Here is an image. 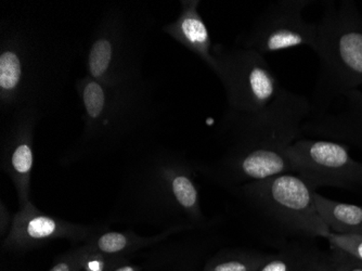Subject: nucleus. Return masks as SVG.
Returning a JSON list of instances; mask_svg holds the SVG:
<instances>
[{
    "mask_svg": "<svg viewBox=\"0 0 362 271\" xmlns=\"http://www.w3.org/2000/svg\"><path fill=\"white\" fill-rule=\"evenodd\" d=\"M310 99L284 88L272 105L251 114H231L235 142L221 161L216 176L230 183H249L294 174L288 148L302 136Z\"/></svg>",
    "mask_w": 362,
    "mask_h": 271,
    "instance_id": "f257e3e1",
    "label": "nucleus"
},
{
    "mask_svg": "<svg viewBox=\"0 0 362 271\" xmlns=\"http://www.w3.org/2000/svg\"><path fill=\"white\" fill-rule=\"evenodd\" d=\"M319 71L311 112L321 111L347 91L362 85V14L355 1L330 4L317 22Z\"/></svg>",
    "mask_w": 362,
    "mask_h": 271,
    "instance_id": "f03ea898",
    "label": "nucleus"
},
{
    "mask_svg": "<svg viewBox=\"0 0 362 271\" xmlns=\"http://www.w3.org/2000/svg\"><path fill=\"white\" fill-rule=\"evenodd\" d=\"M316 190L298 175L282 174L241 185L240 195L267 236L282 243L330 233L315 204Z\"/></svg>",
    "mask_w": 362,
    "mask_h": 271,
    "instance_id": "7ed1b4c3",
    "label": "nucleus"
},
{
    "mask_svg": "<svg viewBox=\"0 0 362 271\" xmlns=\"http://www.w3.org/2000/svg\"><path fill=\"white\" fill-rule=\"evenodd\" d=\"M215 57L218 63L215 73L223 83L233 114L262 111L284 91L265 56L241 48Z\"/></svg>",
    "mask_w": 362,
    "mask_h": 271,
    "instance_id": "20e7f679",
    "label": "nucleus"
},
{
    "mask_svg": "<svg viewBox=\"0 0 362 271\" xmlns=\"http://www.w3.org/2000/svg\"><path fill=\"white\" fill-rule=\"evenodd\" d=\"M294 174L311 188L362 191V163L351 158L345 144L325 139L302 138L288 148Z\"/></svg>",
    "mask_w": 362,
    "mask_h": 271,
    "instance_id": "39448f33",
    "label": "nucleus"
},
{
    "mask_svg": "<svg viewBox=\"0 0 362 271\" xmlns=\"http://www.w3.org/2000/svg\"><path fill=\"white\" fill-rule=\"evenodd\" d=\"M309 0H278L270 4L259 14L249 32L242 40V48L258 54H274L288 49L316 47V23L304 19V10L310 6Z\"/></svg>",
    "mask_w": 362,
    "mask_h": 271,
    "instance_id": "423d86ee",
    "label": "nucleus"
},
{
    "mask_svg": "<svg viewBox=\"0 0 362 271\" xmlns=\"http://www.w3.org/2000/svg\"><path fill=\"white\" fill-rule=\"evenodd\" d=\"M302 134L362 151V91H347L321 111L309 114Z\"/></svg>",
    "mask_w": 362,
    "mask_h": 271,
    "instance_id": "0eeeda50",
    "label": "nucleus"
},
{
    "mask_svg": "<svg viewBox=\"0 0 362 271\" xmlns=\"http://www.w3.org/2000/svg\"><path fill=\"white\" fill-rule=\"evenodd\" d=\"M90 231L88 227L46 215L30 202L14 216L4 246L10 250H33L52 240L81 241L86 239Z\"/></svg>",
    "mask_w": 362,
    "mask_h": 271,
    "instance_id": "6e6552de",
    "label": "nucleus"
},
{
    "mask_svg": "<svg viewBox=\"0 0 362 271\" xmlns=\"http://www.w3.org/2000/svg\"><path fill=\"white\" fill-rule=\"evenodd\" d=\"M162 192L168 207L184 216L190 224L204 220L200 204V195L193 180L191 169L180 160H168L160 173Z\"/></svg>",
    "mask_w": 362,
    "mask_h": 271,
    "instance_id": "1a4fd4ad",
    "label": "nucleus"
},
{
    "mask_svg": "<svg viewBox=\"0 0 362 271\" xmlns=\"http://www.w3.org/2000/svg\"><path fill=\"white\" fill-rule=\"evenodd\" d=\"M200 1H182L180 14L164 30L193 54L200 57L216 72V57L211 54V40L209 28L199 12Z\"/></svg>",
    "mask_w": 362,
    "mask_h": 271,
    "instance_id": "9d476101",
    "label": "nucleus"
},
{
    "mask_svg": "<svg viewBox=\"0 0 362 271\" xmlns=\"http://www.w3.org/2000/svg\"><path fill=\"white\" fill-rule=\"evenodd\" d=\"M309 239L292 240L270 254L259 271H317L322 250L307 243Z\"/></svg>",
    "mask_w": 362,
    "mask_h": 271,
    "instance_id": "9b49d317",
    "label": "nucleus"
},
{
    "mask_svg": "<svg viewBox=\"0 0 362 271\" xmlns=\"http://www.w3.org/2000/svg\"><path fill=\"white\" fill-rule=\"evenodd\" d=\"M317 212L330 232L362 234V205L349 204L315 193Z\"/></svg>",
    "mask_w": 362,
    "mask_h": 271,
    "instance_id": "f8f14e48",
    "label": "nucleus"
},
{
    "mask_svg": "<svg viewBox=\"0 0 362 271\" xmlns=\"http://www.w3.org/2000/svg\"><path fill=\"white\" fill-rule=\"evenodd\" d=\"M182 227H173L164 233L158 234L156 236H146V238L132 232H105L89 240L85 244V248L107 254V255L125 256L139 248H146L165 239L170 234L178 231Z\"/></svg>",
    "mask_w": 362,
    "mask_h": 271,
    "instance_id": "ddd939ff",
    "label": "nucleus"
},
{
    "mask_svg": "<svg viewBox=\"0 0 362 271\" xmlns=\"http://www.w3.org/2000/svg\"><path fill=\"white\" fill-rule=\"evenodd\" d=\"M8 174L13 180L19 195L21 207L30 203V174L34 164L32 144L28 140H21L10 151L7 161Z\"/></svg>",
    "mask_w": 362,
    "mask_h": 271,
    "instance_id": "4468645a",
    "label": "nucleus"
},
{
    "mask_svg": "<svg viewBox=\"0 0 362 271\" xmlns=\"http://www.w3.org/2000/svg\"><path fill=\"white\" fill-rule=\"evenodd\" d=\"M270 254L254 250H229L217 254L206 263L204 271H259Z\"/></svg>",
    "mask_w": 362,
    "mask_h": 271,
    "instance_id": "2eb2a0df",
    "label": "nucleus"
},
{
    "mask_svg": "<svg viewBox=\"0 0 362 271\" xmlns=\"http://www.w3.org/2000/svg\"><path fill=\"white\" fill-rule=\"evenodd\" d=\"M22 77V63L19 56L12 50H5L0 56V89L10 93L19 86Z\"/></svg>",
    "mask_w": 362,
    "mask_h": 271,
    "instance_id": "dca6fc26",
    "label": "nucleus"
},
{
    "mask_svg": "<svg viewBox=\"0 0 362 271\" xmlns=\"http://www.w3.org/2000/svg\"><path fill=\"white\" fill-rule=\"evenodd\" d=\"M317 271H362V262L337 248L321 252Z\"/></svg>",
    "mask_w": 362,
    "mask_h": 271,
    "instance_id": "f3484780",
    "label": "nucleus"
},
{
    "mask_svg": "<svg viewBox=\"0 0 362 271\" xmlns=\"http://www.w3.org/2000/svg\"><path fill=\"white\" fill-rule=\"evenodd\" d=\"M113 58V45L107 38H99L93 42L89 52V73L95 79H103L109 70Z\"/></svg>",
    "mask_w": 362,
    "mask_h": 271,
    "instance_id": "a211bd4d",
    "label": "nucleus"
},
{
    "mask_svg": "<svg viewBox=\"0 0 362 271\" xmlns=\"http://www.w3.org/2000/svg\"><path fill=\"white\" fill-rule=\"evenodd\" d=\"M81 255V269L83 271H112L119 265L126 263L124 256L107 255L103 253L90 250L85 246Z\"/></svg>",
    "mask_w": 362,
    "mask_h": 271,
    "instance_id": "6ab92c4d",
    "label": "nucleus"
},
{
    "mask_svg": "<svg viewBox=\"0 0 362 271\" xmlns=\"http://www.w3.org/2000/svg\"><path fill=\"white\" fill-rule=\"evenodd\" d=\"M83 103L89 117L97 120L105 108V93L101 83L95 79L87 81L83 89Z\"/></svg>",
    "mask_w": 362,
    "mask_h": 271,
    "instance_id": "aec40b11",
    "label": "nucleus"
},
{
    "mask_svg": "<svg viewBox=\"0 0 362 271\" xmlns=\"http://www.w3.org/2000/svg\"><path fill=\"white\" fill-rule=\"evenodd\" d=\"M331 248H337L349 253L362 262V234L330 233L325 236Z\"/></svg>",
    "mask_w": 362,
    "mask_h": 271,
    "instance_id": "412c9836",
    "label": "nucleus"
},
{
    "mask_svg": "<svg viewBox=\"0 0 362 271\" xmlns=\"http://www.w3.org/2000/svg\"><path fill=\"white\" fill-rule=\"evenodd\" d=\"M81 255H83V248L64 254L59 258L58 262L49 271H83Z\"/></svg>",
    "mask_w": 362,
    "mask_h": 271,
    "instance_id": "4be33fe9",
    "label": "nucleus"
},
{
    "mask_svg": "<svg viewBox=\"0 0 362 271\" xmlns=\"http://www.w3.org/2000/svg\"><path fill=\"white\" fill-rule=\"evenodd\" d=\"M112 271H141V268L136 265L129 264V263H124V264L119 265V267L114 269Z\"/></svg>",
    "mask_w": 362,
    "mask_h": 271,
    "instance_id": "5701e85b",
    "label": "nucleus"
}]
</instances>
